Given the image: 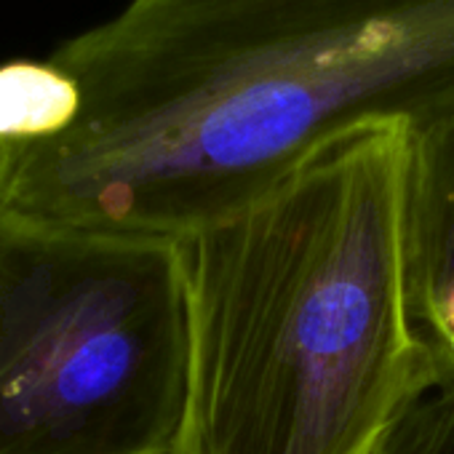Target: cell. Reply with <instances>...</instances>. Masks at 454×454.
<instances>
[{"instance_id":"1","label":"cell","mask_w":454,"mask_h":454,"mask_svg":"<svg viewBox=\"0 0 454 454\" xmlns=\"http://www.w3.org/2000/svg\"><path fill=\"white\" fill-rule=\"evenodd\" d=\"M46 62L75 110L0 139V208L179 241L342 134L454 118V0H129Z\"/></svg>"},{"instance_id":"2","label":"cell","mask_w":454,"mask_h":454,"mask_svg":"<svg viewBox=\"0 0 454 454\" xmlns=\"http://www.w3.org/2000/svg\"><path fill=\"white\" fill-rule=\"evenodd\" d=\"M411 131L342 134L179 239L176 454H364L433 366L409 294Z\"/></svg>"},{"instance_id":"3","label":"cell","mask_w":454,"mask_h":454,"mask_svg":"<svg viewBox=\"0 0 454 454\" xmlns=\"http://www.w3.org/2000/svg\"><path fill=\"white\" fill-rule=\"evenodd\" d=\"M182 244L0 208V454H176Z\"/></svg>"},{"instance_id":"4","label":"cell","mask_w":454,"mask_h":454,"mask_svg":"<svg viewBox=\"0 0 454 454\" xmlns=\"http://www.w3.org/2000/svg\"><path fill=\"white\" fill-rule=\"evenodd\" d=\"M406 252L414 324L454 364V118L411 131Z\"/></svg>"},{"instance_id":"5","label":"cell","mask_w":454,"mask_h":454,"mask_svg":"<svg viewBox=\"0 0 454 454\" xmlns=\"http://www.w3.org/2000/svg\"><path fill=\"white\" fill-rule=\"evenodd\" d=\"M364 454H454V364L449 358L435 350L433 366Z\"/></svg>"},{"instance_id":"6","label":"cell","mask_w":454,"mask_h":454,"mask_svg":"<svg viewBox=\"0 0 454 454\" xmlns=\"http://www.w3.org/2000/svg\"><path fill=\"white\" fill-rule=\"evenodd\" d=\"M75 110L73 83L46 59L0 67V139L57 131Z\"/></svg>"}]
</instances>
